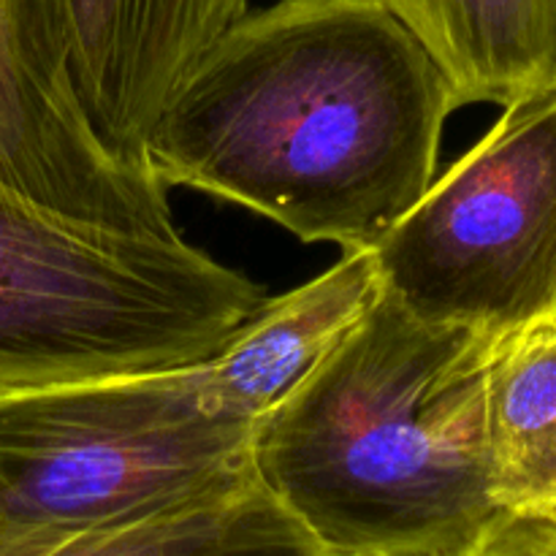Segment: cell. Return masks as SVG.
<instances>
[{"instance_id": "cell-12", "label": "cell", "mask_w": 556, "mask_h": 556, "mask_svg": "<svg viewBox=\"0 0 556 556\" xmlns=\"http://www.w3.org/2000/svg\"><path fill=\"white\" fill-rule=\"evenodd\" d=\"M448 556H556V508L497 510Z\"/></svg>"}, {"instance_id": "cell-3", "label": "cell", "mask_w": 556, "mask_h": 556, "mask_svg": "<svg viewBox=\"0 0 556 556\" xmlns=\"http://www.w3.org/2000/svg\"><path fill=\"white\" fill-rule=\"evenodd\" d=\"M264 299L182 237L81 226L0 185V391L195 367Z\"/></svg>"}, {"instance_id": "cell-2", "label": "cell", "mask_w": 556, "mask_h": 556, "mask_svg": "<svg viewBox=\"0 0 556 556\" xmlns=\"http://www.w3.org/2000/svg\"><path fill=\"white\" fill-rule=\"evenodd\" d=\"M497 345L380 291L253 429L271 497L334 556H448L494 514L486 378Z\"/></svg>"}, {"instance_id": "cell-4", "label": "cell", "mask_w": 556, "mask_h": 556, "mask_svg": "<svg viewBox=\"0 0 556 556\" xmlns=\"http://www.w3.org/2000/svg\"><path fill=\"white\" fill-rule=\"evenodd\" d=\"M195 367L0 391V535L96 530L250 476L255 427L212 416Z\"/></svg>"}, {"instance_id": "cell-1", "label": "cell", "mask_w": 556, "mask_h": 556, "mask_svg": "<svg viewBox=\"0 0 556 556\" xmlns=\"http://www.w3.org/2000/svg\"><path fill=\"white\" fill-rule=\"evenodd\" d=\"M454 109L380 0H277L188 71L147 163L163 188L231 201L304 244L372 250L434 182Z\"/></svg>"}, {"instance_id": "cell-7", "label": "cell", "mask_w": 556, "mask_h": 556, "mask_svg": "<svg viewBox=\"0 0 556 556\" xmlns=\"http://www.w3.org/2000/svg\"><path fill=\"white\" fill-rule=\"evenodd\" d=\"M248 3L52 0L76 101L114 161L152 174V125L201 54L248 14Z\"/></svg>"}, {"instance_id": "cell-9", "label": "cell", "mask_w": 556, "mask_h": 556, "mask_svg": "<svg viewBox=\"0 0 556 556\" xmlns=\"http://www.w3.org/2000/svg\"><path fill=\"white\" fill-rule=\"evenodd\" d=\"M0 556H334L261 483L258 472L172 508L52 535H0Z\"/></svg>"}, {"instance_id": "cell-6", "label": "cell", "mask_w": 556, "mask_h": 556, "mask_svg": "<svg viewBox=\"0 0 556 556\" xmlns=\"http://www.w3.org/2000/svg\"><path fill=\"white\" fill-rule=\"evenodd\" d=\"M0 185L81 226L182 237L166 188L114 161L87 125L52 0H0Z\"/></svg>"}, {"instance_id": "cell-5", "label": "cell", "mask_w": 556, "mask_h": 556, "mask_svg": "<svg viewBox=\"0 0 556 556\" xmlns=\"http://www.w3.org/2000/svg\"><path fill=\"white\" fill-rule=\"evenodd\" d=\"M380 291L424 324L503 345L556 318V79L497 123L372 248Z\"/></svg>"}, {"instance_id": "cell-11", "label": "cell", "mask_w": 556, "mask_h": 556, "mask_svg": "<svg viewBox=\"0 0 556 556\" xmlns=\"http://www.w3.org/2000/svg\"><path fill=\"white\" fill-rule=\"evenodd\" d=\"M486 454L500 510L556 508V318L494 351Z\"/></svg>"}, {"instance_id": "cell-8", "label": "cell", "mask_w": 556, "mask_h": 556, "mask_svg": "<svg viewBox=\"0 0 556 556\" xmlns=\"http://www.w3.org/2000/svg\"><path fill=\"white\" fill-rule=\"evenodd\" d=\"M378 296L372 250H342V258L318 277L266 299L215 356L195 367L204 407L220 421L255 427L334 351Z\"/></svg>"}, {"instance_id": "cell-10", "label": "cell", "mask_w": 556, "mask_h": 556, "mask_svg": "<svg viewBox=\"0 0 556 556\" xmlns=\"http://www.w3.org/2000/svg\"><path fill=\"white\" fill-rule=\"evenodd\" d=\"M448 79L456 106L556 79V0H380Z\"/></svg>"}]
</instances>
